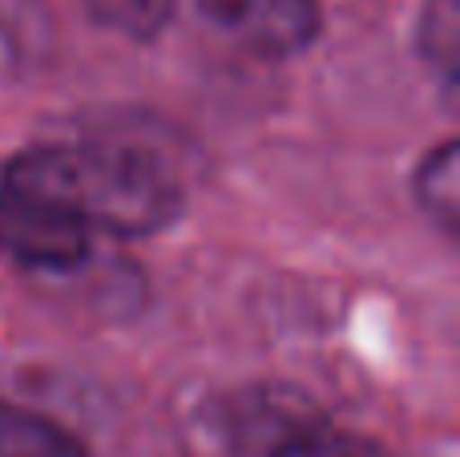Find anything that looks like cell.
Instances as JSON below:
<instances>
[{
    "label": "cell",
    "mask_w": 460,
    "mask_h": 457,
    "mask_svg": "<svg viewBox=\"0 0 460 457\" xmlns=\"http://www.w3.org/2000/svg\"><path fill=\"white\" fill-rule=\"evenodd\" d=\"M412 191H416V202H420L424 215L445 235H456V227H460V154H456L453 138L424 154V162L416 166Z\"/></svg>",
    "instance_id": "cell-4"
},
{
    "label": "cell",
    "mask_w": 460,
    "mask_h": 457,
    "mask_svg": "<svg viewBox=\"0 0 460 457\" xmlns=\"http://www.w3.org/2000/svg\"><path fill=\"white\" fill-rule=\"evenodd\" d=\"M270 457H396L380 442L364 434H351L340 426H299L287 437H279Z\"/></svg>",
    "instance_id": "cell-6"
},
{
    "label": "cell",
    "mask_w": 460,
    "mask_h": 457,
    "mask_svg": "<svg viewBox=\"0 0 460 457\" xmlns=\"http://www.w3.org/2000/svg\"><path fill=\"white\" fill-rule=\"evenodd\" d=\"M182 211V186L126 138L29 146L0 170V247L32 267L81 264L97 235L142 239Z\"/></svg>",
    "instance_id": "cell-1"
},
{
    "label": "cell",
    "mask_w": 460,
    "mask_h": 457,
    "mask_svg": "<svg viewBox=\"0 0 460 457\" xmlns=\"http://www.w3.org/2000/svg\"><path fill=\"white\" fill-rule=\"evenodd\" d=\"M0 457H89V450L53 417L0 401Z\"/></svg>",
    "instance_id": "cell-3"
},
{
    "label": "cell",
    "mask_w": 460,
    "mask_h": 457,
    "mask_svg": "<svg viewBox=\"0 0 460 457\" xmlns=\"http://www.w3.org/2000/svg\"><path fill=\"white\" fill-rule=\"evenodd\" d=\"M170 21H186L202 37L259 57L287 61L315 45L323 29L319 0H162Z\"/></svg>",
    "instance_id": "cell-2"
},
{
    "label": "cell",
    "mask_w": 460,
    "mask_h": 457,
    "mask_svg": "<svg viewBox=\"0 0 460 457\" xmlns=\"http://www.w3.org/2000/svg\"><path fill=\"white\" fill-rule=\"evenodd\" d=\"M416 49L432 77L456 94L460 77V0H424L420 24H416Z\"/></svg>",
    "instance_id": "cell-5"
}]
</instances>
